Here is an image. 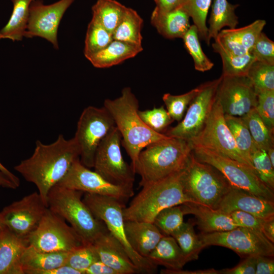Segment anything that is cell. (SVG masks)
<instances>
[{"instance_id": "30bf717a", "label": "cell", "mask_w": 274, "mask_h": 274, "mask_svg": "<svg viewBox=\"0 0 274 274\" xmlns=\"http://www.w3.org/2000/svg\"><path fill=\"white\" fill-rule=\"evenodd\" d=\"M27 240L28 245L46 252L69 253L85 245L72 227L48 208Z\"/></svg>"}, {"instance_id": "4dcf8cb0", "label": "cell", "mask_w": 274, "mask_h": 274, "mask_svg": "<svg viewBox=\"0 0 274 274\" xmlns=\"http://www.w3.org/2000/svg\"><path fill=\"white\" fill-rule=\"evenodd\" d=\"M127 8L115 0H97L92 7V19L112 34Z\"/></svg>"}, {"instance_id": "f5cc1de1", "label": "cell", "mask_w": 274, "mask_h": 274, "mask_svg": "<svg viewBox=\"0 0 274 274\" xmlns=\"http://www.w3.org/2000/svg\"><path fill=\"white\" fill-rule=\"evenodd\" d=\"M155 9L162 12L173 11L181 7L184 0H154Z\"/></svg>"}, {"instance_id": "db71d44e", "label": "cell", "mask_w": 274, "mask_h": 274, "mask_svg": "<svg viewBox=\"0 0 274 274\" xmlns=\"http://www.w3.org/2000/svg\"><path fill=\"white\" fill-rule=\"evenodd\" d=\"M31 274H82V272L67 265H64L52 269L35 271Z\"/></svg>"}, {"instance_id": "816d5d0a", "label": "cell", "mask_w": 274, "mask_h": 274, "mask_svg": "<svg viewBox=\"0 0 274 274\" xmlns=\"http://www.w3.org/2000/svg\"><path fill=\"white\" fill-rule=\"evenodd\" d=\"M84 274H118L114 269L97 260L90 265L85 271Z\"/></svg>"}, {"instance_id": "44dd1931", "label": "cell", "mask_w": 274, "mask_h": 274, "mask_svg": "<svg viewBox=\"0 0 274 274\" xmlns=\"http://www.w3.org/2000/svg\"><path fill=\"white\" fill-rule=\"evenodd\" d=\"M28 246L27 239L6 226L0 232V274H24L21 258Z\"/></svg>"}, {"instance_id": "8d00e7d4", "label": "cell", "mask_w": 274, "mask_h": 274, "mask_svg": "<svg viewBox=\"0 0 274 274\" xmlns=\"http://www.w3.org/2000/svg\"><path fill=\"white\" fill-rule=\"evenodd\" d=\"M212 0H184L180 8L191 17L198 29V35L207 44L208 27L206 24L208 13Z\"/></svg>"}, {"instance_id": "1f68e13d", "label": "cell", "mask_w": 274, "mask_h": 274, "mask_svg": "<svg viewBox=\"0 0 274 274\" xmlns=\"http://www.w3.org/2000/svg\"><path fill=\"white\" fill-rule=\"evenodd\" d=\"M171 236L175 239L189 262L197 259L200 252L206 248L195 233L191 222H183Z\"/></svg>"}, {"instance_id": "ba28073f", "label": "cell", "mask_w": 274, "mask_h": 274, "mask_svg": "<svg viewBox=\"0 0 274 274\" xmlns=\"http://www.w3.org/2000/svg\"><path fill=\"white\" fill-rule=\"evenodd\" d=\"M192 145L195 157L216 168L231 186L274 201L273 191L260 179L255 170L203 147Z\"/></svg>"}, {"instance_id": "f1b7e54d", "label": "cell", "mask_w": 274, "mask_h": 274, "mask_svg": "<svg viewBox=\"0 0 274 274\" xmlns=\"http://www.w3.org/2000/svg\"><path fill=\"white\" fill-rule=\"evenodd\" d=\"M13 11L6 25L0 30V40L21 41L26 31L29 15V7L34 0H11Z\"/></svg>"}, {"instance_id": "94428289", "label": "cell", "mask_w": 274, "mask_h": 274, "mask_svg": "<svg viewBox=\"0 0 274 274\" xmlns=\"http://www.w3.org/2000/svg\"><path fill=\"white\" fill-rule=\"evenodd\" d=\"M5 225L4 222V220L3 219L2 215L1 213H0V232L3 230V229L5 227Z\"/></svg>"}, {"instance_id": "83f0119b", "label": "cell", "mask_w": 274, "mask_h": 274, "mask_svg": "<svg viewBox=\"0 0 274 274\" xmlns=\"http://www.w3.org/2000/svg\"><path fill=\"white\" fill-rule=\"evenodd\" d=\"M238 5H232L227 0H213L208 27L209 45L212 39H215L225 26L234 29L238 24V17L235 13Z\"/></svg>"}, {"instance_id": "d4e9b609", "label": "cell", "mask_w": 274, "mask_h": 274, "mask_svg": "<svg viewBox=\"0 0 274 274\" xmlns=\"http://www.w3.org/2000/svg\"><path fill=\"white\" fill-rule=\"evenodd\" d=\"M142 50V46L113 40L105 48L86 58L94 67L106 68L132 58Z\"/></svg>"}, {"instance_id": "5b68a950", "label": "cell", "mask_w": 274, "mask_h": 274, "mask_svg": "<svg viewBox=\"0 0 274 274\" xmlns=\"http://www.w3.org/2000/svg\"><path fill=\"white\" fill-rule=\"evenodd\" d=\"M83 194L82 191L56 184L48 193L47 205L70 224L85 244H93L108 229L84 202Z\"/></svg>"}, {"instance_id": "f907efd6", "label": "cell", "mask_w": 274, "mask_h": 274, "mask_svg": "<svg viewBox=\"0 0 274 274\" xmlns=\"http://www.w3.org/2000/svg\"><path fill=\"white\" fill-rule=\"evenodd\" d=\"M274 273L273 257L256 256L255 257V274Z\"/></svg>"}, {"instance_id": "277c9868", "label": "cell", "mask_w": 274, "mask_h": 274, "mask_svg": "<svg viewBox=\"0 0 274 274\" xmlns=\"http://www.w3.org/2000/svg\"><path fill=\"white\" fill-rule=\"evenodd\" d=\"M182 170L142 187L128 206L123 208L124 220L153 222L156 215L165 208L188 202L196 203L184 191Z\"/></svg>"}, {"instance_id": "f35d334b", "label": "cell", "mask_w": 274, "mask_h": 274, "mask_svg": "<svg viewBox=\"0 0 274 274\" xmlns=\"http://www.w3.org/2000/svg\"><path fill=\"white\" fill-rule=\"evenodd\" d=\"M184 211L182 204L174 206L161 211L153 223L164 235H171L183 224Z\"/></svg>"}, {"instance_id": "6da1fadb", "label": "cell", "mask_w": 274, "mask_h": 274, "mask_svg": "<svg viewBox=\"0 0 274 274\" xmlns=\"http://www.w3.org/2000/svg\"><path fill=\"white\" fill-rule=\"evenodd\" d=\"M79 156V148L74 138L66 140L60 134L50 144L37 141L32 155L21 161L14 169L26 181L36 185L47 205L49 190L65 176Z\"/></svg>"}, {"instance_id": "2e32d148", "label": "cell", "mask_w": 274, "mask_h": 274, "mask_svg": "<svg viewBox=\"0 0 274 274\" xmlns=\"http://www.w3.org/2000/svg\"><path fill=\"white\" fill-rule=\"evenodd\" d=\"M47 209L39 192H34L5 207L1 213L5 226L17 236L27 239Z\"/></svg>"}, {"instance_id": "d6986e66", "label": "cell", "mask_w": 274, "mask_h": 274, "mask_svg": "<svg viewBox=\"0 0 274 274\" xmlns=\"http://www.w3.org/2000/svg\"><path fill=\"white\" fill-rule=\"evenodd\" d=\"M216 209L229 214L234 211H243L262 219L274 217V201L232 186Z\"/></svg>"}, {"instance_id": "4fadbf2b", "label": "cell", "mask_w": 274, "mask_h": 274, "mask_svg": "<svg viewBox=\"0 0 274 274\" xmlns=\"http://www.w3.org/2000/svg\"><path fill=\"white\" fill-rule=\"evenodd\" d=\"M190 142L192 145L203 147L253 169L238 149L217 98L203 129Z\"/></svg>"}, {"instance_id": "5bb4252c", "label": "cell", "mask_w": 274, "mask_h": 274, "mask_svg": "<svg viewBox=\"0 0 274 274\" xmlns=\"http://www.w3.org/2000/svg\"><path fill=\"white\" fill-rule=\"evenodd\" d=\"M221 78L222 76L200 85V90L189 104L182 120L164 134L189 141L196 136L203 129L211 113Z\"/></svg>"}, {"instance_id": "7402d4cb", "label": "cell", "mask_w": 274, "mask_h": 274, "mask_svg": "<svg viewBox=\"0 0 274 274\" xmlns=\"http://www.w3.org/2000/svg\"><path fill=\"white\" fill-rule=\"evenodd\" d=\"M184 215L191 214L202 233L228 231L236 228L230 214L198 203L188 202L182 204Z\"/></svg>"}, {"instance_id": "484cf974", "label": "cell", "mask_w": 274, "mask_h": 274, "mask_svg": "<svg viewBox=\"0 0 274 274\" xmlns=\"http://www.w3.org/2000/svg\"><path fill=\"white\" fill-rule=\"evenodd\" d=\"M147 258L156 265H162L172 270L182 269L189 262L171 235H163Z\"/></svg>"}, {"instance_id": "8fae6325", "label": "cell", "mask_w": 274, "mask_h": 274, "mask_svg": "<svg viewBox=\"0 0 274 274\" xmlns=\"http://www.w3.org/2000/svg\"><path fill=\"white\" fill-rule=\"evenodd\" d=\"M121 143V134L115 127L102 140L97 149L94 170L112 184L133 187L135 173L123 159Z\"/></svg>"}, {"instance_id": "c3c4849f", "label": "cell", "mask_w": 274, "mask_h": 274, "mask_svg": "<svg viewBox=\"0 0 274 274\" xmlns=\"http://www.w3.org/2000/svg\"><path fill=\"white\" fill-rule=\"evenodd\" d=\"M230 215L238 226L262 233L263 225L265 219L241 211H233L230 213Z\"/></svg>"}, {"instance_id": "7a4b0ae2", "label": "cell", "mask_w": 274, "mask_h": 274, "mask_svg": "<svg viewBox=\"0 0 274 274\" xmlns=\"http://www.w3.org/2000/svg\"><path fill=\"white\" fill-rule=\"evenodd\" d=\"M103 106L112 116L121 134L122 145L131 160L132 168L143 149L170 137L153 131L142 121L139 115V101L129 87H124L118 97L105 99Z\"/></svg>"}, {"instance_id": "680465c9", "label": "cell", "mask_w": 274, "mask_h": 274, "mask_svg": "<svg viewBox=\"0 0 274 274\" xmlns=\"http://www.w3.org/2000/svg\"><path fill=\"white\" fill-rule=\"evenodd\" d=\"M0 169L10 177L15 182L20 184L19 179L13 174L12 172L9 170L6 167H5L0 162Z\"/></svg>"}, {"instance_id": "8992f818", "label": "cell", "mask_w": 274, "mask_h": 274, "mask_svg": "<svg viewBox=\"0 0 274 274\" xmlns=\"http://www.w3.org/2000/svg\"><path fill=\"white\" fill-rule=\"evenodd\" d=\"M185 193L196 203L216 209L231 185L216 168L198 160L192 151L181 172Z\"/></svg>"}, {"instance_id": "f546056e", "label": "cell", "mask_w": 274, "mask_h": 274, "mask_svg": "<svg viewBox=\"0 0 274 274\" xmlns=\"http://www.w3.org/2000/svg\"><path fill=\"white\" fill-rule=\"evenodd\" d=\"M143 23L142 18L134 10L127 8L121 21L112 33L113 40L142 46Z\"/></svg>"}, {"instance_id": "f6af8a7d", "label": "cell", "mask_w": 274, "mask_h": 274, "mask_svg": "<svg viewBox=\"0 0 274 274\" xmlns=\"http://www.w3.org/2000/svg\"><path fill=\"white\" fill-rule=\"evenodd\" d=\"M139 115L150 129L161 133L174 121L163 106L151 110H139Z\"/></svg>"}, {"instance_id": "7c38bea8", "label": "cell", "mask_w": 274, "mask_h": 274, "mask_svg": "<svg viewBox=\"0 0 274 274\" xmlns=\"http://www.w3.org/2000/svg\"><path fill=\"white\" fill-rule=\"evenodd\" d=\"M198 236L205 247H224L244 258L251 256H274L273 243L262 233L247 228L238 226L228 231L201 233Z\"/></svg>"}, {"instance_id": "ffe728a7", "label": "cell", "mask_w": 274, "mask_h": 274, "mask_svg": "<svg viewBox=\"0 0 274 274\" xmlns=\"http://www.w3.org/2000/svg\"><path fill=\"white\" fill-rule=\"evenodd\" d=\"M92 244L99 260L118 274L140 273L123 246L108 230L100 235Z\"/></svg>"}, {"instance_id": "9f6ffc18", "label": "cell", "mask_w": 274, "mask_h": 274, "mask_svg": "<svg viewBox=\"0 0 274 274\" xmlns=\"http://www.w3.org/2000/svg\"><path fill=\"white\" fill-rule=\"evenodd\" d=\"M262 233L269 241L274 243V217L264 219Z\"/></svg>"}, {"instance_id": "b9f144b4", "label": "cell", "mask_w": 274, "mask_h": 274, "mask_svg": "<svg viewBox=\"0 0 274 274\" xmlns=\"http://www.w3.org/2000/svg\"><path fill=\"white\" fill-rule=\"evenodd\" d=\"M252 165L260 179L271 190L274 191V167L266 152L254 144L250 155Z\"/></svg>"}, {"instance_id": "bcb514c9", "label": "cell", "mask_w": 274, "mask_h": 274, "mask_svg": "<svg viewBox=\"0 0 274 274\" xmlns=\"http://www.w3.org/2000/svg\"><path fill=\"white\" fill-rule=\"evenodd\" d=\"M255 109L269 130L274 129V90H266L257 93Z\"/></svg>"}, {"instance_id": "6f0895ef", "label": "cell", "mask_w": 274, "mask_h": 274, "mask_svg": "<svg viewBox=\"0 0 274 274\" xmlns=\"http://www.w3.org/2000/svg\"><path fill=\"white\" fill-rule=\"evenodd\" d=\"M19 185L0 169V187L15 189L18 188Z\"/></svg>"}, {"instance_id": "11a10c76", "label": "cell", "mask_w": 274, "mask_h": 274, "mask_svg": "<svg viewBox=\"0 0 274 274\" xmlns=\"http://www.w3.org/2000/svg\"><path fill=\"white\" fill-rule=\"evenodd\" d=\"M160 273L162 274H219V271L214 268L195 271L184 270L182 269L172 270L165 268L162 269Z\"/></svg>"}, {"instance_id": "ac0fdd59", "label": "cell", "mask_w": 274, "mask_h": 274, "mask_svg": "<svg viewBox=\"0 0 274 274\" xmlns=\"http://www.w3.org/2000/svg\"><path fill=\"white\" fill-rule=\"evenodd\" d=\"M221 76L216 98L225 114L242 117L256 108L257 93L247 76Z\"/></svg>"}, {"instance_id": "ee69618b", "label": "cell", "mask_w": 274, "mask_h": 274, "mask_svg": "<svg viewBox=\"0 0 274 274\" xmlns=\"http://www.w3.org/2000/svg\"><path fill=\"white\" fill-rule=\"evenodd\" d=\"M266 23L264 20L258 19L246 26L223 30L238 41L249 51L254 45Z\"/></svg>"}, {"instance_id": "e575fe53", "label": "cell", "mask_w": 274, "mask_h": 274, "mask_svg": "<svg viewBox=\"0 0 274 274\" xmlns=\"http://www.w3.org/2000/svg\"><path fill=\"white\" fill-rule=\"evenodd\" d=\"M182 39L186 50L193 58L195 69L201 72L210 70L214 63L202 50L196 26L194 24L191 25Z\"/></svg>"}, {"instance_id": "cb8c5ba5", "label": "cell", "mask_w": 274, "mask_h": 274, "mask_svg": "<svg viewBox=\"0 0 274 274\" xmlns=\"http://www.w3.org/2000/svg\"><path fill=\"white\" fill-rule=\"evenodd\" d=\"M190 17L182 8L162 12L154 9L151 22L157 31L166 39L182 38L190 27Z\"/></svg>"}, {"instance_id": "d590c367", "label": "cell", "mask_w": 274, "mask_h": 274, "mask_svg": "<svg viewBox=\"0 0 274 274\" xmlns=\"http://www.w3.org/2000/svg\"><path fill=\"white\" fill-rule=\"evenodd\" d=\"M213 49L221 57L223 76H247L250 66L255 61L249 52L243 55H235L226 53L218 48Z\"/></svg>"}, {"instance_id": "52a82bcc", "label": "cell", "mask_w": 274, "mask_h": 274, "mask_svg": "<svg viewBox=\"0 0 274 274\" xmlns=\"http://www.w3.org/2000/svg\"><path fill=\"white\" fill-rule=\"evenodd\" d=\"M82 200L121 244L140 273H153L156 271L157 266L135 252L128 241L124 228L123 210L125 206L123 202L112 197L88 193H84Z\"/></svg>"}, {"instance_id": "603a6c76", "label": "cell", "mask_w": 274, "mask_h": 274, "mask_svg": "<svg viewBox=\"0 0 274 274\" xmlns=\"http://www.w3.org/2000/svg\"><path fill=\"white\" fill-rule=\"evenodd\" d=\"M124 228L131 247L147 258L164 235L153 222L125 220Z\"/></svg>"}, {"instance_id": "3957f363", "label": "cell", "mask_w": 274, "mask_h": 274, "mask_svg": "<svg viewBox=\"0 0 274 274\" xmlns=\"http://www.w3.org/2000/svg\"><path fill=\"white\" fill-rule=\"evenodd\" d=\"M192 149L190 141L172 137L148 145L140 153L133 168L141 177L140 186L143 187L181 170Z\"/></svg>"}, {"instance_id": "91938a15", "label": "cell", "mask_w": 274, "mask_h": 274, "mask_svg": "<svg viewBox=\"0 0 274 274\" xmlns=\"http://www.w3.org/2000/svg\"><path fill=\"white\" fill-rule=\"evenodd\" d=\"M267 156L271 163L272 165L274 167V149L273 147L270 148L266 151Z\"/></svg>"}, {"instance_id": "7dc6e473", "label": "cell", "mask_w": 274, "mask_h": 274, "mask_svg": "<svg viewBox=\"0 0 274 274\" xmlns=\"http://www.w3.org/2000/svg\"><path fill=\"white\" fill-rule=\"evenodd\" d=\"M249 52L256 61L274 64V42L262 31Z\"/></svg>"}, {"instance_id": "60d3db41", "label": "cell", "mask_w": 274, "mask_h": 274, "mask_svg": "<svg viewBox=\"0 0 274 274\" xmlns=\"http://www.w3.org/2000/svg\"><path fill=\"white\" fill-rule=\"evenodd\" d=\"M201 86L181 94L172 95L165 93L162 96L166 109L174 121H181L183 118L188 107L200 90Z\"/></svg>"}, {"instance_id": "836d02e7", "label": "cell", "mask_w": 274, "mask_h": 274, "mask_svg": "<svg viewBox=\"0 0 274 274\" xmlns=\"http://www.w3.org/2000/svg\"><path fill=\"white\" fill-rule=\"evenodd\" d=\"M225 119L238 149L250 166L254 169L250 159L254 143L248 127L241 117L225 114Z\"/></svg>"}, {"instance_id": "9c48e42d", "label": "cell", "mask_w": 274, "mask_h": 274, "mask_svg": "<svg viewBox=\"0 0 274 274\" xmlns=\"http://www.w3.org/2000/svg\"><path fill=\"white\" fill-rule=\"evenodd\" d=\"M116 127L114 120L103 106H88L82 111L73 138L79 150L81 163L93 167L97 149L102 140Z\"/></svg>"}, {"instance_id": "e0dca14e", "label": "cell", "mask_w": 274, "mask_h": 274, "mask_svg": "<svg viewBox=\"0 0 274 274\" xmlns=\"http://www.w3.org/2000/svg\"><path fill=\"white\" fill-rule=\"evenodd\" d=\"M75 0H59L45 5L42 0H34L29 7L28 24L24 37L43 38L59 48L57 31L60 21L67 9Z\"/></svg>"}, {"instance_id": "74e56055", "label": "cell", "mask_w": 274, "mask_h": 274, "mask_svg": "<svg viewBox=\"0 0 274 274\" xmlns=\"http://www.w3.org/2000/svg\"><path fill=\"white\" fill-rule=\"evenodd\" d=\"M113 41L112 34L92 19L86 32L84 50L85 56L86 57L103 49Z\"/></svg>"}, {"instance_id": "4316f807", "label": "cell", "mask_w": 274, "mask_h": 274, "mask_svg": "<svg viewBox=\"0 0 274 274\" xmlns=\"http://www.w3.org/2000/svg\"><path fill=\"white\" fill-rule=\"evenodd\" d=\"M69 253L42 252L28 245L21 258L24 274H31L35 271L66 265Z\"/></svg>"}, {"instance_id": "7bdbcfd3", "label": "cell", "mask_w": 274, "mask_h": 274, "mask_svg": "<svg viewBox=\"0 0 274 274\" xmlns=\"http://www.w3.org/2000/svg\"><path fill=\"white\" fill-rule=\"evenodd\" d=\"M99 260L98 255L94 245L88 244L70 252L66 265L84 274L85 270L90 265Z\"/></svg>"}, {"instance_id": "ab89813d", "label": "cell", "mask_w": 274, "mask_h": 274, "mask_svg": "<svg viewBox=\"0 0 274 274\" xmlns=\"http://www.w3.org/2000/svg\"><path fill=\"white\" fill-rule=\"evenodd\" d=\"M256 92L274 90V64L255 61L250 66L247 76Z\"/></svg>"}, {"instance_id": "681fc988", "label": "cell", "mask_w": 274, "mask_h": 274, "mask_svg": "<svg viewBox=\"0 0 274 274\" xmlns=\"http://www.w3.org/2000/svg\"><path fill=\"white\" fill-rule=\"evenodd\" d=\"M256 256H251L245 257L234 267L219 270V274H255Z\"/></svg>"}, {"instance_id": "9a60e30c", "label": "cell", "mask_w": 274, "mask_h": 274, "mask_svg": "<svg viewBox=\"0 0 274 274\" xmlns=\"http://www.w3.org/2000/svg\"><path fill=\"white\" fill-rule=\"evenodd\" d=\"M83 192L115 198L123 203L134 195L133 187L112 184L76 159L57 184Z\"/></svg>"}, {"instance_id": "d6a6232c", "label": "cell", "mask_w": 274, "mask_h": 274, "mask_svg": "<svg viewBox=\"0 0 274 274\" xmlns=\"http://www.w3.org/2000/svg\"><path fill=\"white\" fill-rule=\"evenodd\" d=\"M255 146L266 151L273 147V133L264 124L255 108L242 116Z\"/></svg>"}]
</instances>
